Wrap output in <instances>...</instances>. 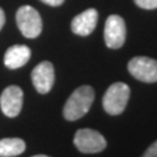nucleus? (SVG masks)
I'll list each match as a JSON object with an SVG mask.
<instances>
[{
  "instance_id": "nucleus-14",
  "label": "nucleus",
  "mask_w": 157,
  "mask_h": 157,
  "mask_svg": "<svg viewBox=\"0 0 157 157\" xmlns=\"http://www.w3.org/2000/svg\"><path fill=\"white\" fill-rule=\"evenodd\" d=\"M41 2L47 4V6H51V7H59L64 3V0H41Z\"/></svg>"
},
{
  "instance_id": "nucleus-5",
  "label": "nucleus",
  "mask_w": 157,
  "mask_h": 157,
  "mask_svg": "<svg viewBox=\"0 0 157 157\" xmlns=\"http://www.w3.org/2000/svg\"><path fill=\"white\" fill-rule=\"evenodd\" d=\"M128 72L143 82L157 81V60L148 56H135L128 62Z\"/></svg>"
},
{
  "instance_id": "nucleus-9",
  "label": "nucleus",
  "mask_w": 157,
  "mask_h": 157,
  "mask_svg": "<svg viewBox=\"0 0 157 157\" xmlns=\"http://www.w3.org/2000/svg\"><path fill=\"white\" fill-rule=\"evenodd\" d=\"M98 21V12L94 8H89L72 20L71 29L72 32L81 37H86L96 29Z\"/></svg>"
},
{
  "instance_id": "nucleus-12",
  "label": "nucleus",
  "mask_w": 157,
  "mask_h": 157,
  "mask_svg": "<svg viewBox=\"0 0 157 157\" xmlns=\"http://www.w3.org/2000/svg\"><path fill=\"white\" fill-rule=\"evenodd\" d=\"M137 7L143 9H156L157 8V0H134Z\"/></svg>"
},
{
  "instance_id": "nucleus-3",
  "label": "nucleus",
  "mask_w": 157,
  "mask_h": 157,
  "mask_svg": "<svg viewBox=\"0 0 157 157\" xmlns=\"http://www.w3.org/2000/svg\"><path fill=\"white\" fill-rule=\"evenodd\" d=\"M16 22L20 32L26 38H37L42 32V18L37 9L22 6L16 12Z\"/></svg>"
},
{
  "instance_id": "nucleus-6",
  "label": "nucleus",
  "mask_w": 157,
  "mask_h": 157,
  "mask_svg": "<svg viewBox=\"0 0 157 157\" xmlns=\"http://www.w3.org/2000/svg\"><path fill=\"white\" fill-rule=\"evenodd\" d=\"M105 43L109 48H121L126 41V24L124 20L118 14L107 17L104 30Z\"/></svg>"
},
{
  "instance_id": "nucleus-8",
  "label": "nucleus",
  "mask_w": 157,
  "mask_h": 157,
  "mask_svg": "<svg viewBox=\"0 0 157 157\" xmlns=\"http://www.w3.org/2000/svg\"><path fill=\"white\" fill-rule=\"evenodd\" d=\"M32 81L38 93L46 94L51 90L55 82V71L50 62H41L32 71Z\"/></svg>"
},
{
  "instance_id": "nucleus-13",
  "label": "nucleus",
  "mask_w": 157,
  "mask_h": 157,
  "mask_svg": "<svg viewBox=\"0 0 157 157\" xmlns=\"http://www.w3.org/2000/svg\"><path fill=\"white\" fill-rule=\"evenodd\" d=\"M143 157H157V140L152 145L148 147V149L144 152Z\"/></svg>"
},
{
  "instance_id": "nucleus-2",
  "label": "nucleus",
  "mask_w": 157,
  "mask_h": 157,
  "mask_svg": "<svg viewBox=\"0 0 157 157\" xmlns=\"http://www.w3.org/2000/svg\"><path fill=\"white\" fill-rule=\"evenodd\" d=\"M130 100V86L124 82H114L107 88L102 98L104 110L110 115H119L124 111Z\"/></svg>"
},
{
  "instance_id": "nucleus-10",
  "label": "nucleus",
  "mask_w": 157,
  "mask_h": 157,
  "mask_svg": "<svg viewBox=\"0 0 157 157\" xmlns=\"http://www.w3.org/2000/svg\"><path fill=\"white\" fill-rule=\"evenodd\" d=\"M30 55L32 51L28 46L13 45L4 54V64L9 70H17V68L26 64L30 59Z\"/></svg>"
},
{
  "instance_id": "nucleus-7",
  "label": "nucleus",
  "mask_w": 157,
  "mask_h": 157,
  "mask_svg": "<svg viewBox=\"0 0 157 157\" xmlns=\"http://www.w3.org/2000/svg\"><path fill=\"white\" fill-rule=\"evenodd\" d=\"M24 93L22 89L17 85H9L3 90L0 96V107L4 115L14 118L20 114L22 109Z\"/></svg>"
},
{
  "instance_id": "nucleus-1",
  "label": "nucleus",
  "mask_w": 157,
  "mask_h": 157,
  "mask_svg": "<svg viewBox=\"0 0 157 157\" xmlns=\"http://www.w3.org/2000/svg\"><path fill=\"white\" fill-rule=\"evenodd\" d=\"M94 101V90L89 85L78 86L72 92L63 109V115L67 121H77L82 118Z\"/></svg>"
},
{
  "instance_id": "nucleus-15",
  "label": "nucleus",
  "mask_w": 157,
  "mask_h": 157,
  "mask_svg": "<svg viewBox=\"0 0 157 157\" xmlns=\"http://www.w3.org/2000/svg\"><path fill=\"white\" fill-rule=\"evenodd\" d=\"M4 24H6V13H4V11L0 8V30L3 29Z\"/></svg>"
},
{
  "instance_id": "nucleus-16",
  "label": "nucleus",
  "mask_w": 157,
  "mask_h": 157,
  "mask_svg": "<svg viewBox=\"0 0 157 157\" xmlns=\"http://www.w3.org/2000/svg\"><path fill=\"white\" fill-rule=\"evenodd\" d=\"M32 157H48L46 155H36V156H32Z\"/></svg>"
},
{
  "instance_id": "nucleus-4",
  "label": "nucleus",
  "mask_w": 157,
  "mask_h": 157,
  "mask_svg": "<svg viewBox=\"0 0 157 157\" xmlns=\"http://www.w3.org/2000/svg\"><path fill=\"white\" fill-rule=\"evenodd\" d=\"M76 148L82 153H98L106 148V139L98 131L81 128L76 132L73 139Z\"/></svg>"
},
{
  "instance_id": "nucleus-11",
  "label": "nucleus",
  "mask_w": 157,
  "mask_h": 157,
  "mask_svg": "<svg viewBox=\"0 0 157 157\" xmlns=\"http://www.w3.org/2000/svg\"><path fill=\"white\" fill-rule=\"evenodd\" d=\"M26 148V144L18 137H6L0 140V157H14L21 155Z\"/></svg>"
}]
</instances>
